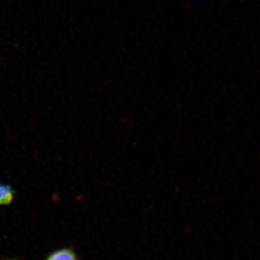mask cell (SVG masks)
Returning a JSON list of instances; mask_svg holds the SVG:
<instances>
[{
  "label": "cell",
  "mask_w": 260,
  "mask_h": 260,
  "mask_svg": "<svg viewBox=\"0 0 260 260\" xmlns=\"http://www.w3.org/2000/svg\"><path fill=\"white\" fill-rule=\"evenodd\" d=\"M45 260H80L74 249L71 247H64L56 249L51 252Z\"/></svg>",
  "instance_id": "cell-1"
},
{
  "label": "cell",
  "mask_w": 260,
  "mask_h": 260,
  "mask_svg": "<svg viewBox=\"0 0 260 260\" xmlns=\"http://www.w3.org/2000/svg\"><path fill=\"white\" fill-rule=\"evenodd\" d=\"M15 196V191L13 186L0 182V207L11 204Z\"/></svg>",
  "instance_id": "cell-2"
},
{
  "label": "cell",
  "mask_w": 260,
  "mask_h": 260,
  "mask_svg": "<svg viewBox=\"0 0 260 260\" xmlns=\"http://www.w3.org/2000/svg\"><path fill=\"white\" fill-rule=\"evenodd\" d=\"M5 260H18L16 259H5Z\"/></svg>",
  "instance_id": "cell-3"
}]
</instances>
